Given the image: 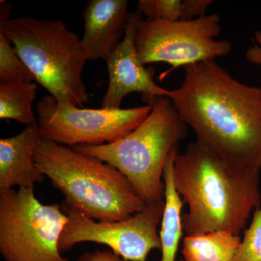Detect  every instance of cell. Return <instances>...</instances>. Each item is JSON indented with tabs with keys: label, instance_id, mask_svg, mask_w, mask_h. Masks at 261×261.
I'll return each instance as SVG.
<instances>
[{
	"label": "cell",
	"instance_id": "1",
	"mask_svg": "<svg viewBox=\"0 0 261 261\" xmlns=\"http://www.w3.org/2000/svg\"><path fill=\"white\" fill-rule=\"evenodd\" d=\"M184 68L167 97L197 141L228 166L261 173V87L242 83L215 60Z\"/></svg>",
	"mask_w": 261,
	"mask_h": 261
},
{
	"label": "cell",
	"instance_id": "2",
	"mask_svg": "<svg viewBox=\"0 0 261 261\" xmlns=\"http://www.w3.org/2000/svg\"><path fill=\"white\" fill-rule=\"evenodd\" d=\"M260 172L235 169L198 141L178 153L173 180L184 205V232L226 231L240 236L261 204Z\"/></svg>",
	"mask_w": 261,
	"mask_h": 261
},
{
	"label": "cell",
	"instance_id": "3",
	"mask_svg": "<svg viewBox=\"0 0 261 261\" xmlns=\"http://www.w3.org/2000/svg\"><path fill=\"white\" fill-rule=\"evenodd\" d=\"M35 158L39 171L64 195L63 208L96 221H117L147 205L123 173L97 158L44 140Z\"/></svg>",
	"mask_w": 261,
	"mask_h": 261
},
{
	"label": "cell",
	"instance_id": "4",
	"mask_svg": "<svg viewBox=\"0 0 261 261\" xmlns=\"http://www.w3.org/2000/svg\"><path fill=\"white\" fill-rule=\"evenodd\" d=\"M11 9L10 3L0 7V34L51 97L82 107L89 94L82 80L87 59L81 38L58 19H10Z\"/></svg>",
	"mask_w": 261,
	"mask_h": 261
},
{
	"label": "cell",
	"instance_id": "5",
	"mask_svg": "<svg viewBox=\"0 0 261 261\" xmlns=\"http://www.w3.org/2000/svg\"><path fill=\"white\" fill-rule=\"evenodd\" d=\"M152 106L145 121L123 138L105 145L72 147L123 173L146 205L165 200L166 160L185 138L188 128L168 97L157 98Z\"/></svg>",
	"mask_w": 261,
	"mask_h": 261
},
{
	"label": "cell",
	"instance_id": "6",
	"mask_svg": "<svg viewBox=\"0 0 261 261\" xmlns=\"http://www.w3.org/2000/svg\"><path fill=\"white\" fill-rule=\"evenodd\" d=\"M68 216L58 204L44 205L34 187L0 190V254L5 261H68L60 238Z\"/></svg>",
	"mask_w": 261,
	"mask_h": 261
},
{
	"label": "cell",
	"instance_id": "7",
	"mask_svg": "<svg viewBox=\"0 0 261 261\" xmlns=\"http://www.w3.org/2000/svg\"><path fill=\"white\" fill-rule=\"evenodd\" d=\"M221 32V18L216 13L192 20L142 18L136 32L135 47L144 65L168 63L172 66L171 72L229 54L231 42L216 39Z\"/></svg>",
	"mask_w": 261,
	"mask_h": 261
},
{
	"label": "cell",
	"instance_id": "8",
	"mask_svg": "<svg viewBox=\"0 0 261 261\" xmlns=\"http://www.w3.org/2000/svg\"><path fill=\"white\" fill-rule=\"evenodd\" d=\"M152 108V105H145L92 109L59 102L49 95L39 99L36 110L42 140L73 147L116 142L140 126Z\"/></svg>",
	"mask_w": 261,
	"mask_h": 261
},
{
	"label": "cell",
	"instance_id": "9",
	"mask_svg": "<svg viewBox=\"0 0 261 261\" xmlns=\"http://www.w3.org/2000/svg\"><path fill=\"white\" fill-rule=\"evenodd\" d=\"M164 207L165 200L159 201L117 221H96L63 207L68 221L60 238V251L63 253L89 242L107 245L127 261H147L151 251L161 250L159 226Z\"/></svg>",
	"mask_w": 261,
	"mask_h": 261
},
{
	"label": "cell",
	"instance_id": "10",
	"mask_svg": "<svg viewBox=\"0 0 261 261\" xmlns=\"http://www.w3.org/2000/svg\"><path fill=\"white\" fill-rule=\"evenodd\" d=\"M142 18L137 10L130 13L123 40L106 61L109 80L101 108L119 109L123 99L134 92L142 94L147 105L169 94L154 82L153 73L145 68L136 49V32Z\"/></svg>",
	"mask_w": 261,
	"mask_h": 261
},
{
	"label": "cell",
	"instance_id": "11",
	"mask_svg": "<svg viewBox=\"0 0 261 261\" xmlns=\"http://www.w3.org/2000/svg\"><path fill=\"white\" fill-rule=\"evenodd\" d=\"M130 13L127 0H90L82 11L81 39L87 61H105L121 44Z\"/></svg>",
	"mask_w": 261,
	"mask_h": 261
},
{
	"label": "cell",
	"instance_id": "12",
	"mask_svg": "<svg viewBox=\"0 0 261 261\" xmlns=\"http://www.w3.org/2000/svg\"><path fill=\"white\" fill-rule=\"evenodd\" d=\"M37 122L18 135L0 140V190L34 187L45 176L36 163V149L42 140Z\"/></svg>",
	"mask_w": 261,
	"mask_h": 261
},
{
	"label": "cell",
	"instance_id": "13",
	"mask_svg": "<svg viewBox=\"0 0 261 261\" xmlns=\"http://www.w3.org/2000/svg\"><path fill=\"white\" fill-rule=\"evenodd\" d=\"M178 153V147L170 152L163 171L165 207L159 231L161 251L160 261H176L184 232L182 221L184 203L176 191L173 180V166Z\"/></svg>",
	"mask_w": 261,
	"mask_h": 261
},
{
	"label": "cell",
	"instance_id": "14",
	"mask_svg": "<svg viewBox=\"0 0 261 261\" xmlns=\"http://www.w3.org/2000/svg\"><path fill=\"white\" fill-rule=\"evenodd\" d=\"M241 240L226 231L188 235L182 244L183 261H233Z\"/></svg>",
	"mask_w": 261,
	"mask_h": 261
},
{
	"label": "cell",
	"instance_id": "15",
	"mask_svg": "<svg viewBox=\"0 0 261 261\" xmlns=\"http://www.w3.org/2000/svg\"><path fill=\"white\" fill-rule=\"evenodd\" d=\"M37 89L34 82L0 81V118L14 120L25 126L37 122L33 103Z\"/></svg>",
	"mask_w": 261,
	"mask_h": 261
},
{
	"label": "cell",
	"instance_id": "16",
	"mask_svg": "<svg viewBox=\"0 0 261 261\" xmlns=\"http://www.w3.org/2000/svg\"><path fill=\"white\" fill-rule=\"evenodd\" d=\"M0 81L33 82L35 81L28 66L18 56L11 43L0 34Z\"/></svg>",
	"mask_w": 261,
	"mask_h": 261
},
{
	"label": "cell",
	"instance_id": "17",
	"mask_svg": "<svg viewBox=\"0 0 261 261\" xmlns=\"http://www.w3.org/2000/svg\"><path fill=\"white\" fill-rule=\"evenodd\" d=\"M137 10L147 19L168 21L183 20L185 13L182 0H140Z\"/></svg>",
	"mask_w": 261,
	"mask_h": 261
},
{
	"label": "cell",
	"instance_id": "18",
	"mask_svg": "<svg viewBox=\"0 0 261 261\" xmlns=\"http://www.w3.org/2000/svg\"><path fill=\"white\" fill-rule=\"evenodd\" d=\"M233 261H261V204L254 211Z\"/></svg>",
	"mask_w": 261,
	"mask_h": 261
},
{
	"label": "cell",
	"instance_id": "19",
	"mask_svg": "<svg viewBox=\"0 0 261 261\" xmlns=\"http://www.w3.org/2000/svg\"><path fill=\"white\" fill-rule=\"evenodd\" d=\"M212 3L211 0H185L183 20H192L205 16Z\"/></svg>",
	"mask_w": 261,
	"mask_h": 261
},
{
	"label": "cell",
	"instance_id": "20",
	"mask_svg": "<svg viewBox=\"0 0 261 261\" xmlns=\"http://www.w3.org/2000/svg\"><path fill=\"white\" fill-rule=\"evenodd\" d=\"M76 261H127L111 250L86 252Z\"/></svg>",
	"mask_w": 261,
	"mask_h": 261
},
{
	"label": "cell",
	"instance_id": "21",
	"mask_svg": "<svg viewBox=\"0 0 261 261\" xmlns=\"http://www.w3.org/2000/svg\"><path fill=\"white\" fill-rule=\"evenodd\" d=\"M255 39L256 42L247 49L245 57L250 63L261 66V30L255 32Z\"/></svg>",
	"mask_w": 261,
	"mask_h": 261
},
{
	"label": "cell",
	"instance_id": "22",
	"mask_svg": "<svg viewBox=\"0 0 261 261\" xmlns=\"http://www.w3.org/2000/svg\"><path fill=\"white\" fill-rule=\"evenodd\" d=\"M179 261H183V260H179Z\"/></svg>",
	"mask_w": 261,
	"mask_h": 261
}]
</instances>
